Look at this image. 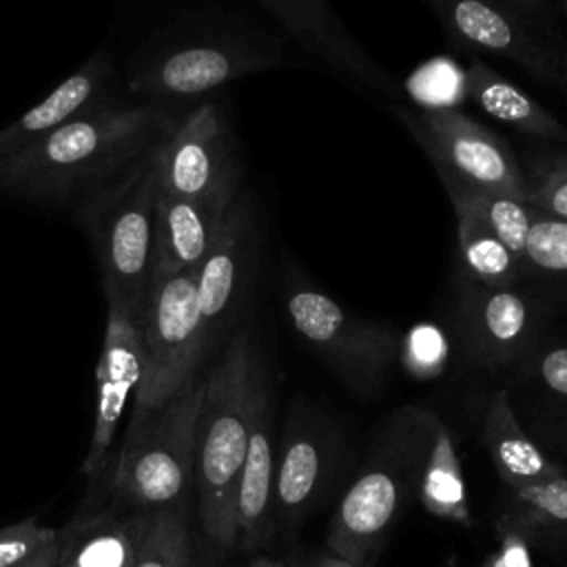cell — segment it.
<instances>
[{"label": "cell", "mask_w": 567, "mask_h": 567, "mask_svg": "<svg viewBox=\"0 0 567 567\" xmlns=\"http://www.w3.org/2000/svg\"><path fill=\"white\" fill-rule=\"evenodd\" d=\"M275 463L277 450L272 439V412H270V383L268 374L259 383L248 447L237 485V545L241 549H257L270 540L275 532Z\"/></svg>", "instance_id": "2e32d148"}, {"label": "cell", "mask_w": 567, "mask_h": 567, "mask_svg": "<svg viewBox=\"0 0 567 567\" xmlns=\"http://www.w3.org/2000/svg\"><path fill=\"white\" fill-rule=\"evenodd\" d=\"M341 434L310 405H290L275 463V527L301 525L326 498L339 463Z\"/></svg>", "instance_id": "30bf717a"}, {"label": "cell", "mask_w": 567, "mask_h": 567, "mask_svg": "<svg viewBox=\"0 0 567 567\" xmlns=\"http://www.w3.org/2000/svg\"><path fill=\"white\" fill-rule=\"evenodd\" d=\"M465 97L516 133L547 144H567V126L478 55L465 69Z\"/></svg>", "instance_id": "ffe728a7"}, {"label": "cell", "mask_w": 567, "mask_h": 567, "mask_svg": "<svg viewBox=\"0 0 567 567\" xmlns=\"http://www.w3.org/2000/svg\"><path fill=\"white\" fill-rule=\"evenodd\" d=\"M494 2L518 13L520 18L529 20L532 24H536L538 29H543L547 33H551V29L556 24V9H554L551 0H494Z\"/></svg>", "instance_id": "d590c367"}, {"label": "cell", "mask_w": 567, "mask_h": 567, "mask_svg": "<svg viewBox=\"0 0 567 567\" xmlns=\"http://www.w3.org/2000/svg\"><path fill=\"white\" fill-rule=\"evenodd\" d=\"M60 538V529L40 525L33 516L0 527V567L29 560Z\"/></svg>", "instance_id": "1f68e13d"}, {"label": "cell", "mask_w": 567, "mask_h": 567, "mask_svg": "<svg viewBox=\"0 0 567 567\" xmlns=\"http://www.w3.org/2000/svg\"><path fill=\"white\" fill-rule=\"evenodd\" d=\"M197 268L148 284L140 315L142 370L131 425L142 423L197 379L208 348L197 303Z\"/></svg>", "instance_id": "8992f818"}, {"label": "cell", "mask_w": 567, "mask_h": 567, "mask_svg": "<svg viewBox=\"0 0 567 567\" xmlns=\"http://www.w3.org/2000/svg\"><path fill=\"white\" fill-rule=\"evenodd\" d=\"M558 310L527 286L489 288L454 275L452 323L456 343L476 368L516 370L545 339Z\"/></svg>", "instance_id": "ba28073f"}, {"label": "cell", "mask_w": 567, "mask_h": 567, "mask_svg": "<svg viewBox=\"0 0 567 567\" xmlns=\"http://www.w3.org/2000/svg\"><path fill=\"white\" fill-rule=\"evenodd\" d=\"M159 193L199 197L239 179L230 133L213 102L199 104L157 144Z\"/></svg>", "instance_id": "7c38bea8"}, {"label": "cell", "mask_w": 567, "mask_h": 567, "mask_svg": "<svg viewBox=\"0 0 567 567\" xmlns=\"http://www.w3.org/2000/svg\"><path fill=\"white\" fill-rule=\"evenodd\" d=\"M458 237V270L489 288L523 286L520 259L467 208L452 206Z\"/></svg>", "instance_id": "484cf974"}, {"label": "cell", "mask_w": 567, "mask_h": 567, "mask_svg": "<svg viewBox=\"0 0 567 567\" xmlns=\"http://www.w3.org/2000/svg\"><path fill=\"white\" fill-rule=\"evenodd\" d=\"M390 111L419 142L436 171H445L478 188L514 197L525 195L520 159L485 124L458 109H410L394 102Z\"/></svg>", "instance_id": "9c48e42d"}, {"label": "cell", "mask_w": 567, "mask_h": 567, "mask_svg": "<svg viewBox=\"0 0 567 567\" xmlns=\"http://www.w3.org/2000/svg\"><path fill=\"white\" fill-rule=\"evenodd\" d=\"M461 49L514 62L540 84L560 86V47L549 33L494 0H427Z\"/></svg>", "instance_id": "8fae6325"}, {"label": "cell", "mask_w": 567, "mask_h": 567, "mask_svg": "<svg viewBox=\"0 0 567 567\" xmlns=\"http://www.w3.org/2000/svg\"><path fill=\"white\" fill-rule=\"evenodd\" d=\"M175 124L151 104L75 115L0 159V193L55 204L82 199L159 144Z\"/></svg>", "instance_id": "6da1fadb"}, {"label": "cell", "mask_w": 567, "mask_h": 567, "mask_svg": "<svg viewBox=\"0 0 567 567\" xmlns=\"http://www.w3.org/2000/svg\"><path fill=\"white\" fill-rule=\"evenodd\" d=\"M401 357L414 374H436L445 359V341L436 328L419 326L408 334L405 346L401 343Z\"/></svg>", "instance_id": "d6a6232c"}, {"label": "cell", "mask_w": 567, "mask_h": 567, "mask_svg": "<svg viewBox=\"0 0 567 567\" xmlns=\"http://www.w3.org/2000/svg\"><path fill=\"white\" fill-rule=\"evenodd\" d=\"M419 503L427 514L436 518H443L461 527L474 525L470 492L463 478L456 443L450 427L441 419L436 421L432 445L425 458L419 487Z\"/></svg>", "instance_id": "cb8c5ba5"}, {"label": "cell", "mask_w": 567, "mask_h": 567, "mask_svg": "<svg viewBox=\"0 0 567 567\" xmlns=\"http://www.w3.org/2000/svg\"><path fill=\"white\" fill-rule=\"evenodd\" d=\"M266 365L248 328H237L204 379L197 423L195 483L206 536L221 549L237 547V485L250 419Z\"/></svg>", "instance_id": "3957f363"}, {"label": "cell", "mask_w": 567, "mask_h": 567, "mask_svg": "<svg viewBox=\"0 0 567 567\" xmlns=\"http://www.w3.org/2000/svg\"><path fill=\"white\" fill-rule=\"evenodd\" d=\"M403 91L419 109H454L465 100V71L450 58H434L410 73Z\"/></svg>", "instance_id": "4dcf8cb0"}, {"label": "cell", "mask_w": 567, "mask_h": 567, "mask_svg": "<svg viewBox=\"0 0 567 567\" xmlns=\"http://www.w3.org/2000/svg\"><path fill=\"white\" fill-rule=\"evenodd\" d=\"M284 310L297 337L359 396L383 390L401 359V334L361 317L301 277H286Z\"/></svg>", "instance_id": "5b68a950"}, {"label": "cell", "mask_w": 567, "mask_h": 567, "mask_svg": "<svg viewBox=\"0 0 567 567\" xmlns=\"http://www.w3.org/2000/svg\"><path fill=\"white\" fill-rule=\"evenodd\" d=\"M202 399L204 379H195L164 408L131 425L111 481L120 501L157 509L186 496L195 478Z\"/></svg>", "instance_id": "52a82bcc"}, {"label": "cell", "mask_w": 567, "mask_h": 567, "mask_svg": "<svg viewBox=\"0 0 567 567\" xmlns=\"http://www.w3.org/2000/svg\"><path fill=\"white\" fill-rule=\"evenodd\" d=\"M248 567H286V565L281 560H275V558H268V556H259Z\"/></svg>", "instance_id": "ab89813d"}, {"label": "cell", "mask_w": 567, "mask_h": 567, "mask_svg": "<svg viewBox=\"0 0 567 567\" xmlns=\"http://www.w3.org/2000/svg\"><path fill=\"white\" fill-rule=\"evenodd\" d=\"M306 567H352L350 563H346V560H341V558H337L334 554H321V556H317V558H312Z\"/></svg>", "instance_id": "74e56055"}, {"label": "cell", "mask_w": 567, "mask_h": 567, "mask_svg": "<svg viewBox=\"0 0 567 567\" xmlns=\"http://www.w3.org/2000/svg\"><path fill=\"white\" fill-rule=\"evenodd\" d=\"M558 567H567V563H565V565H558Z\"/></svg>", "instance_id": "b9f144b4"}, {"label": "cell", "mask_w": 567, "mask_h": 567, "mask_svg": "<svg viewBox=\"0 0 567 567\" xmlns=\"http://www.w3.org/2000/svg\"><path fill=\"white\" fill-rule=\"evenodd\" d=\"M498 538V549L489 554L481 567H532L529 545L514 532L505 527H494Z\"/></svg>", "instance_id": "e575fe53"}, {"label": "cell", "mask_w": 567, "mask_h": 567, "mask_svg": "<svg viewBox=\"0 0 567 567\" xmlns=\"http://www.w3.org/2000/svg\"><path fill=\"white\" fill-rule=\"evenodd\" d=\"M436 175L452 206H463L472 210L518 259L523 257L532 224V208L523 197L465 184L445 171H436Z\"/></svg>", "instance_id": "4316f807"}, {"label": "cell", "mask_w": 567, "mask_h": 567, "mask_svg": "<svg viewBox=\"0 0 567 567\" xmlns=\"http://www.w3.org/2000/svg\"><path fill=\"white\" fill-rule=\"evenodd\" d=\"M560 2V7H563V13L567 16V0H558Z\"/></svg>", "instance_id": "60d3db41"}, {"label": "cell", "mask_w": 567, "mask_h": 567, "mask_svg": "<svg viewBox=\"0 0 567 567\" xmlns=\"http://www.w3.org/2000/svg\"><path fill=\"white\" fill-rule=\"evenodd\" d=\"M248 206L237 199L197 268V303L208 343L228 323L239 301L255 241Z\"/></svg>", "instance_id": "e0dca14e"}, {"label": "cell", "mask_w": 567, "mask_h": 567, "mask_svg": "<svg viewBox=\"0 0 567 567\" xmlns=\"http://www.w3.org/2000/svg\"><path fill=\"white\" fill-rule=\"evenodd\" d=\"M142 370L140 319L117 303H106V330L95 370L97 401L89 452L82 463L86 476H95L106 461L113 436L120 427L126 401L135 392Z\"/></svg>", "instance_id": "5bb4252c"}, {"label": "cell", "mask_w": 567, "mask_h": 567, "mask_svg": "<svg viewBox=\"0 0 567 567\" xmlns=\"http://www.w3.org/2000/svg\"><path fill=\"white\" fill-rule=\"evenodd\" d=\"M312 58L337 75L394 102L403 86L350 33L328 0H255Z\"/></svg>", "instance_id": "4fadbf2b"}, {"label": "cell", "mask_w": 567, "mask_h": 567, "mask_svg": "<svg viewBox=\"0 0 567 567\" xmlns=\"http://www.w3.org/2000/svg\"><path fill=\"white\" fill-rule=\"evenodd\" d=\"M532 208V206H529ZM523 286L556 310L567 303V219L532 208V224L520 257Z\"/></svg>", "instance_id": "d4e9b609"}, {"label": "cell", "mask_w": 567, "mask_h": 567, "mask_svg": "<svg viewBox=\"0 0 567 567\" xmlns=\"http://www.w3.org/2000/svg\"><path fill=\"white\" fill-rule=\"evenodd\" d=\"M436 421L439 414L425 405H403L383 421L365 465L332 514L330 554L352 567H374L390 532L419 498Z\"/></svg>", "instance_id": "7a4b0ae2"}, {"label": "cell", "mask_w": 567, "mask_h": 567, "mask_svg": "<svg viewBox=\"0 0 567 567\" xmlns=\"http://www.w3.org/2000/svg\"><path fill=\"white\" fill-rule=\"evenodd\" d=\"M104 73L106 62L102 58L86 62L80 71H75L60 86H55L42 102H38L18 120L0 128V159L22 151L24 146L38 142L47 133L80 115L84 106L93 100Z\"/></svg>", "instance_id": "7402d4cb"}, {"label": "cell", "mask_w": 567, "mask_h": 567, "mask_svg": "<svg viewBox=\"0 0 567 567\" xmlns=\"http://www.w3.org/2000/svg\"><path fill=\"white\" fill-rule=\"evenodd\" d=\"M133 516L97 512L78 516L66 529H60L58 567H133Z\"/></svg>", "instance_id": "603a6c76"}, {"label": "cell", "mask_w": 567, "mask_h": 567, "mask_svg": "<svg viewBox=\"0 0 567 567\" xmlns=\"http://www.w3.org/2000/svg\"><path fill=\"white\" fill-rule=\"evenodd\" d=\"M512 372L514 381L540 396V410H567V343H547L543 339Z\"/></svg>", "instance_id": "f546056e"}, {"label": "cell", "mask_w": 567, "mask_h": 567, "mask_svg": "<svg viewBox=\"0 0 567 567\" xmlns=\"http://www.w3.org/2000/svg\"><path fill=\"white\" fill-rule=\"evenodd\" d=\"M525 202L538 213L567 219V151L536 144L520 162Z\"/></svg>", "instance_id": "f1b7e54d"}, {"label": "cell", "mask_w": 567, "mask_h": 567, "mask_svg": "<svg viewBox=\"0 0 567 567\" xmlns=\"http://www.w3.org/2000/svg\"><path fill=\"white\" fill-rule=\"evenodd\" d=\"M237 184L239 179H233L199 197L159 193L153 224L151 279L171 277L202 264L237 202Z\"/></svg>", "instance_id": "9a60e30c"}, {"label": "cell", "mask_w": 567, "mask_h": 567, "mask_svg": "<svg viewBox=\"0 0 567 567\" xmlns=\"http://www.w3.org/2000/svg\"><path fill=\"white\" fill-rule=\"evenodd\" d=\"M494 527L518 534L529 549L543 554L567 551V474L536 487L514 489L503 496V512Z\"/></svg>", "instance_id": "44dd1931"}, {"label": "cell", "mask_w": 567, "mask_h": 567, "mask_svg": "<svg viewBox=\"0 0 567 567\" xmlns=\"http://www.w3.org/2000/svg\"><path fill=\"white\" fill-rule=\"evenodd\" d=\"M58 560H60V538L53 545L38 551L35 556H31L29 560L18 563L13 567H58Z\"/></svg>", "instance_id": "8d00e7d4"}, {"label": "cell", "mask_w": 567, "mask_h": 567, "mask_svg": "<svg viewBox=\"0 0 567 567\" xmlns=\"http://www.w3.org/2000/svg\"><path fill=\"white\" fill-rule=\"evenodd\" d=\"M159 197L157 144L82 197L80 219L100 264L106 303L137 319L151 284L153 224Z\"/></svg>", "instance_id": "277c9868"}, {"label": "cell", "mask_w": 567, "mask_h": 567, "mask_svg": "<svg viewBox=\"0 0 567 567\" xmlns=\"http://www.w3.org/2000/svg\"><path fill=\"white\" fill-rule=\"evenodd\" d=\"M481 443L507 492L545 485L567 474V467L551 461L525 430L507 388L496 390L487 401Z\"/></svg>", "instance_id": "d6986e66"}, {"label": "cell", "mask_w": 567, "mask_h": 567, "mask_svg": "<svg viewBox=\"0 0 567 567\" xmlns=\"http://www.w3.org/2000/svg\"><path fill=\"white\" fill-rule=\"evenodd\" d=\"M560 86L567 93V44L560 47Z\"/></svg>", "instance_id": "f35d334b"}, {"label": "cell", "mask_w": 567, "mask_h": 567, "mask_svg": "<svg viewBox=\"0 0 567 567\" xmlns=\"http://www.w3.org/2000/svg\"><path fill=\"white\" fill-rule=\"evenodd\" d=\"M525 430L551 461H567V410L536 408Z\"/></svg>", "instance_id": "836d02e7"}, {"label": "cell", "mask_w": 567, "mask_h": 567, "mask_svg": "<svg viewBox=\"0 0 567 567\" xmlns=\"http://www.w3.org/2000/svg\"><path fill=\"white\" fill-rule=\"evenodd\" d=\"M275 64H279V51L264 44H193L168 53L153 69L146 86L188 97Z\"/></svg>", "instance_id": "ac0fdd59"}, {"label": "cell", "mask_w": 567, "mask_h": 567, "mask_svg": "<svg viewBox=\"0 0 567 567\" xmlns=\"http://www.w3.org/2000/svg\"><path fill=\"white\" fill-rule=\"evenodd\" d=\"M133 567H193L186 514L177 505L148 509L133 516Z\"/></svg>", "instance_id": "83f0119b"}]
</instances>
